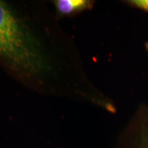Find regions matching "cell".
Returning <instances> with one entry per match:
<instances>
[{"label":"cell","instance_id":"1","mask_svg":"<svg viewBox=\"0 0 148 148\" xmlns=\"http://www.w3.org/2000/svg\"><path fill=\"white\" fill-rule=\"evenodd\" d=\"M0 64L28 76L40 74L48 66L38 40L3 1H0Z\"/></svg>","mask_w":148,"mask_h":148},{"label":"cell","instance_id":"2","mask_svg":"<svg viewBox=\"0 0 148 148\" xmlns=\"http://www.w3.org/2000/svg\"><path fill=\"white\" fill-rule=\"evenodd\" d=\"M119 148H148V104L136 107L125 127Z\"/></svg>","mask_w":148,"mask_h":148},{"label":"cell","instance_id":"3","mask_svg":"<svg viewBox=\"0 0 148 148\" xmlns=\"http://www.w3.org/2000/svg\"><path fill=\"white\" fill-rule=\"evenodd\" d=\"M94 1L90 0H56L54 5L58 14L71 15L90 9Z\"/></svg>","mask_w":148,"mask_h":148},{"label":"cell","instance_id":"4","mask_svg":"<svg viewBox=\"0 0 148 148\" xmlns=\"http://www.w3.org/2000/svg\"><path fill=\"white\" fill-rule=\"evenodd\" d=\"M125 4L148 13V0H127Z\"/></svg>","mask_w":148,"mask_h":148},{"label":"cell","instance_id":"5","mask_svg":"<svg viewBox=\"0 0 148 148\" xmlns=\"http://www.w3.org/2000/svg\"><path fill=\"white\" fill-rule=\"evenodd\" d=\"M145 48L146 51H147V52L148 53V41L145 42Z\"/></svg>","mask_w":148,"mask_h":148}]
</instances>
